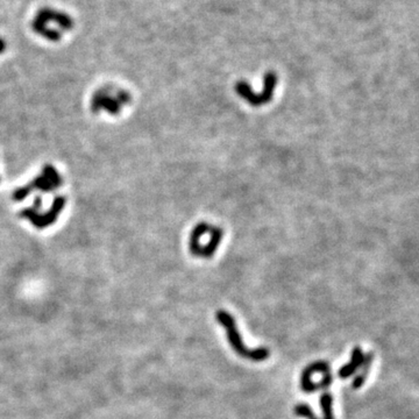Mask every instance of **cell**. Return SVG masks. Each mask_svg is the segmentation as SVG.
Segmentation results:
<instances>
[{"label":"cell","mask_w":419,"mask_h":419,"mask_svg":"<svg viewBox=\"0 0 419 419\" xmlns=\"http://www.w3.org/2000/svg\"><path fill=\"white\" fill-rule=\"evenodd\" d=\"M224 231L210 222H199L189 236V251L196 258L210 259L220 246Z\"/></svg>","instance_id":"2"},{"label":"cell","mask_w":419,"mask_h":419,"mask_svg":"<svg viewBox=\"0 0 419 419\" xmlns=\"http://www.w3.org/2000/svg\"><path fill=\"white\" fill-rule=\"evenodd\" d=\"M332 403H333V398L332 395L325 392L320 397V405H322L324 418L323 419H334L333 411H332Z\"/></svg>","instance_id":"11"},{"label":"cell","mask_w":419,"mask_h":419,"mask_svg":"<svg viewBox=\"0 0 419 419\" xmlns=\"http://www.w3.org/2000/svg\"><path fill=\"white\" fill-rule=\"evenodd\" d=\"M42 175L46 176L47 178L50 181L52 184H54L55 188H58L62 184L61 176L58 175L57 170H56V169L52 167V165H46V167L43 168Z\"/></svg>","instance_id":"12"},{"label":"cell","mask_w":419,"mask_h":419,"mask_svg":"<svg viewBox=\"0 0 419 419\" xmlns=\"http://www.w3.org/2000/svg\"><path fill=\"white\" fill-rule=\"evenodd\" d=\"M41 204H42V198L40 197H37V198H35V201H34V206H33V210H35V211H39L40 209H41Z\"/></svg>","instance_id":"15"},{"label":"cell","mask_w":419,"mask_h":419,"mask_svg":"<svg viewBox=\"0 0 419 419\" xmlns=\"http://www.w3.org/2000/svg\"><path fill=\"white\" fill-rule=\"evenodd\" d=\"M4 50H5V42L0 39V52H3Z\"/></svg>","instance_id":"16"},{"label":"cell","mask_w":419,"mask_h":419,"mask_svg":"<svg viewBox=\"0 0 419 419\" xmlns=\"http://www.w3.org/2000/svg\"><path fill=\"white\" fill-rule=\"evenodd\" d=\"M64 205H66V198L59 196V197H56L52 202V205L50 210L48 211L47 213L44 214H39L37 211L33 209H25L20 213L21 217L28 219L32 224L37 228H43L47 227V226H50L51 224L57 220L58 214L63 210Z\"/></svg>","instance_id":"5"},{"label":"cell","mask_w":419,"mask_h":419,"mask_svg":"<svg viewBox=\"0 0 419 419\" xmlns=\"http://www.w3.org/2000/svg\"><path fill=\"white\" fill-rule=\"evenodd\" d=\"M317 372L322 373L323 375L326 373H330L331 372L330 365L324 361L313 362V364L308 366V367L304 369V372L303 374H302V377H301V387L302 389H303V391L307 392V394H312V392H315L316 390H319L318 383L317 384L313 383L311 380L312 374L317 373Z\"/></svg>","instance_id":"6"},{"label":"cell","mask_w":419,"mask_h":419,"mask_svg":"<svg viewBox=\"0 0 419 419\" xmlns=\"http://www.w3.org/2000/svg\"><path fill=\"white\" fill-rule=\"evenodd\" d=\"M295 413L297 414V416L305 417L308 419H318V418H316L315 413H313V411L311 410V407L307 405V404H300V405H297L295 407Z\"/></svg>","instance_id":"13"},{"label":"cell","mask_w":419,"mask_h":419,"mask_svg":"<svg viewBox=\"0 0 419 419\" xmlns=\"http://www.w3.org/2000/svg\"><path fill=\"white\" fill-rule=\"evenodd\" d=\"M123 104L120 103L116 97H109L106 90L97 91L92 98V111L94 113L99 112L101 108L106 109L108 113L116 115L122 109Z\"/></svg>","instance_id":"7"},{"label":"cell","mask_w":419,"mask_h":419,"mask_svg":"<svg viewBox=\"0 0 419 419\" xmlns=\"http://www.w3.org/2000/svg\"><path fill=\"white\" fill-rule=\"evenodd\" d=\"M374 362V353L373 352H369L365 355V360L362 362V365L360 366V371L355 375L353 380V383H352V387L354 389H360L364 384L366 383V380H367V377L369 375V372H371L372 369V365Z\"/></svg>","instance_id":"9"},{"label":"cell","mask_w":419,"mask_h":419,"mask_svg":"<svg viewBox=\"0 0 419 419\" xmlns=\"http://www.w3.org/2000/svg\"><path fill=\"white\" fill-rule=\"evenodd\" d=\"M277 84V75L274 71H268L263 78V90L259 93H254V90L246 81H239L235 84V92L241 99L247 101L254 107L263 106L273 99L275 88Z\"/></svg>","instance_id":"4"},{"label":"cell","mask_w":419,"mask_h":419,"mask_svg":"<svg viewBox=\"0 0 419 419\" xmlns=\"http://www.w3.org/2000/svg\"><path fill=\"white\" fill-rule=\"evenodd\" d=\"M217 320L221 324L222 327L226 328L227 332V339L229 345L232 348L235 350L237 355L249 358L253 361H263L269 357V350L267 348H256V349H248L241 339V335L237 331L235 320L233 317L229 315L228 312L224 310H219L217 312Z\"/></svg>","instance_id":"3"},{"label":"cell","mask_w":419,"mask_h":419,"mask_svg":"<svg viewBox=\"0 0 419 419\" xmlns=\"http://www.w3.org/2000/svg\"><path fill=\"white\" fill-rule=\"evenodd\" d=\"M32 26L36 34L55 42L61 40L63 34L74 27V21L69 14L61 10L44 7L35 14Z\"/></svg>","instance_id":"1"},{"label":"cell","mask_w":419,"mask_h":419,"mask_svg":"<svg viewBox=\"0 0 419 419\" xmlns=\"http://www.w3.org/2000/svg\"><path fill=\"white\" fill-rule=\"evenodd\" d=\"M33 191V189L31 188V186H25V187H22V188H19V189H17L16 191H14V194H13V199L14 201H17V202H20V201H24V199L27 197V196L31 194V192Z\"/></svg>","instance_id":"14"},{"label":"cell","mask_w":419,"mask_h":419,"mask_svg":"<svg viewBox=\"0 0 419 419\" xmlns=\"http://www.w3.org/2000/svg\"><path fill=\"white\" fill-rule=\"evenodd\" d=\"M364 360H365V354L364 352H362L361 347H358V346L354 347L349 362L347 365L342 366V367L340 368V371H339V377H340V379H348V377L354 375L357 369L360 368V366L362 365Z\"/></svg>","instance_id":"8"},{"label":"cell","mask_w":419,"mask_h":419,"mask_svg":"<svg viewBox=\"0 0 419 419\" xmlns=\"http://www.w3.org/2000/svg\"><path fill=\"white\" fill-rule=\"evenodd\" d=\"M29 186L33 189H39V190L43 191V192H50L56 189L54 187V184H52L50 181H49L46 176L44 175H41L39 177H36L35 179L32 181L31 183H29Z\"/></svg>","instance_id":"10"}]
</instances>
